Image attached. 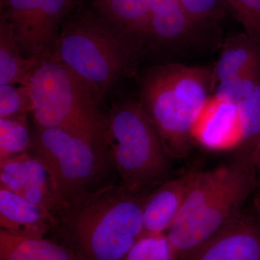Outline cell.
<instances>
[{"mask_svg": "<svg viewBox=\"0 0 260 260\" xmlns=\"http://www.w3.org/2000/svg\"><path fill=\"white\" fill-rule=\"evenodd\" d=\"M197 28L213 25L223 18L225 0H178Z\"/></svg>", "mask_w": 260, "mask_h": 260, "instance_id": "22", "label": "cell"}, {"mask_svg": "<svg viewBox=\"0 0 260 260\" xmlns=\"http://www.w3.org/2000/svg\"><path fill=\"white\" fill-rule=\"evenodd\" d=\"M198 172L191 171L170 179L149 194L143 213V236L167 233L175 221Z\"/></svg>", "mask_w": 260, "mask_h": 260, "instance_id": "11", "label": "cell"}, {"mask_svg": "<svg viewBox=\"0 0 260 260\" xmlns=\"http://www.w3.org/2000/svg\"><path fill=\"white\" fill-rule=\"evenodd\" d=\"M246 35L260 44V0H225Z\"/></svg>", "mask_w": 260, "mask_h": 260, "instance_id": "24", "label": "cell"}, {"mask_svg": "<svg viewBox=\"0 0 260 260\" xmlns=\"http://www.w3.org/2000/svg\"><path fill=\"white\" fill-rule=\"evenodd\" d=\"M0 260H80L61 244L0 231Z\"/></svg>", "mask_w": 260, "mask_h": 260, "instance_id": "15", "label": "cell"}, {"mask_svg": "<svg viewBox=\"0 0 260 260\" xmlns=\"http://www.w3.org/2000/svg\"><path fill=\"white\" fill-rule=\"evenodd\" d=\"M72 0H6L1 19L13 26L23 55L39 62L52 55Z\"/></svg>", "mask_w": 260, "mask_h": 260, "instance_id": "8", "label": "cell"}, {"mask_svg": "<svg viewBox=\"0 0 260 260\" xmlns=\"http://www.w3.org/2000/svg\"><path fill=\"white\" fill-rule=\"evenodd\" d=\"M260 83V67L217 84L214 95L238 104L245 99Z\"/></svg>", "mask_w": 260, "mask_h": 260, "instance_id": "20", "label": "cell"}, {"mask_svg": "<svg viewBox=\"0 0 260 260\" xmlns=\"http://www.w3.org/2000/svg\"><path fill=\"white\" fill-rule=\"evenodd\" d=\"M125 260H172L167 234L141 238L130 249Z\"/></svg>", "mask_w": 260, "mask_h": 260, "instance_id": "23", "label": "cell"}, {"mask_svg": "<svg viewBox=\"0 0 260 260\" xmlns=\"http://www.w3.org/2000/svg\"><path fill=\"white\" fill-rule=\"evenodd\" d=\"M28 153L47 170L59 205L112 184L108 181L114 167L110 150L79 135L37 126Z\"/></svg>", "mask_w": 260, "mask_h": 260, "instance_id": "7", "label": "cell"}, {"mask_svg": "<svg viewBox=\"0 0 260 260\" xmlns=\"http://www.w3.org/2000/svg\"><path fill=\"white\" fill-rule=\"evenodd\" d=\"M214 86L213 70L204 67L158 65L143 76L139 103L171 158L187 156L195 123Z\"/></svg>", "mask_w": 260, "mask_h": 260, "instance_id": "3", "label": "cell"}, {"mask_svg": "<svg viewBox=\"0 0 260 260\" xmlns=\"http://www.w3.org/2000/svg\"><path fill=\"white\" fill-rule=\"evenodd\" d=\"M260 67V44L244 34L233 36L224 44L223 50L213 70L215 86Z\"/></svg>", "mask_w": 260, "mask_h": 260, "instance_id": "16", "label": "cell"}, {"mask_svg": "<svg viewBox=\"0 0 260 260\" xmlns=\"http://www.w3.org/2000/svg\"><path fill=\"white\" fill-rule=\"evenodd\" d=\"M155 0H97L102 16L149 45Z\"/></svg>", "mask_w": 260, "mask_h": 260, "instance_id": "14", "label": "cell"}, {"mask_svg": "<svg viewBox=\"0 0 260 260\" xmlns=\"http://www.w3.org/2000/svg\"><path fill=\"white\" fill-rule=\"evenodd\" d=\"M31 136L27 114L0 119V160L28 153Z\"/></svg>", "mask_w": 260, "mask_h": 260, "instance_id": "19", "label": "cell"}, {"mask_svg": "<svg viewBox=\"0 0 260 260\" xmlns=\"http://www.w3.org/2000/svg\"><path fill=\"white\" fill-rule=\"evenodd\" d=\"M253 162H254V169H255L257 177L260 179V143L256 148L255 153H254Z\"/></svg>", "mask_w": 260, "mask_h": 260, "instance_id": "25", "label": "cell"}, {"mask_svg": "<svg viewBox=\"0 0 260 260\" xmlns=\"http://www.w3.org/2000/svg\"><path fill=\"white\" fill-rule=\"evenodd\" d=\"M54 217L20 195L0 188L2 230L30 238H44L51 230Z\"/></svg>", "mask_w": 260, "mask_h": 260, "instance_id": "12", "label": "cell"}, {"mask_svg": "<svg viewBox=\"0 0 260 260\" xmlns=\"http://www.w3.org/2000/svg\"><path fill=\"white\" fill-rule=\"evenodd\" d=\"M254 164H230L198 172L175 221L167 233L172 260H183L242 212L257 184Z\"/></svg>", "mask_w": 260, "mask_h": 260, "instance_id": "2", "label": "cell"}, {"mask_svg": "<svg viewBox=\"0 0 260 260\" xmlns=\"http://www.w3.org/2000/svg\"><path fill=\"white\" fill-rule=\"evenodd\" d=\"M13 26L1 19L0 23V85L28 86L41 62L23 56Z\"/></svg>", "mask_w": 260, "mask_h": 260, "instance_id": "17", "label": "cell"}, {"mask_svg": "<svg viewBox=\"0 0 260 260\" xmlns=\"http://www.w3.org/2000/svg\"><path fill=\"white\" fill-rule=\"evenodd\" d=\"M237 106L242 125V139L235 158L253 162L260 143V83Z\"/></svg>", "mask_w": 260, "mask_h": 260, "instance_id": "18", "label": "cell"}, {"mask_svg": "<svg viewBox=\"0 0 260 260\" xmlns=\"http://www.w3.org/2000/svg\"><path fill=\"white\" fill-rule=\"evenodd\" d=\"M5 2H6V0H0V5H1V8H3V7L4 6Z\"/></svg>", "mask_w": 260, "mask_h": 260, "instance_id": "26", "label": "cell"}, {"mask_svg": "<svg viewBox=\"0 0 260 260\" xmlns=\"http://www.w3.org/2000/svg\"><path fill=\"white\" fill-rule=\"evenodd\" d=\"M183 260H260V226L241 212Z\"/></svg>", "mask_w": 260, "mask_h": 260, "instance_id": "9", "label": "cell"}, {"mask_svg": "<svg viewBox=\"0 0 260 260\" xmlns=\"http://www.w3.org/2000/svg\"><path fill=\"white\" fill-rule=\"evenodd\" d=\"M197 28L178 0H155L149 44H178L189 39Z\"/></svg>", "mask_w": 260, "mask_h": 260, "instance_id": "13", "label": "cell"}, {"mask_svg": "<svg viewBox=\"0 0 260 260\" xmlns=\"http://www.w3.org/2000/svg\"><path fill=\"white\" fill-rule=\"evenodd\" d=\"M109 125V148L121 185L142 194L170 179L171 157L140 103L126 101L113 106Z\"/></svg>", "mask_w": 260, "mask_h": 260, "instance_id": "6", "label": "cell"}, {"mask_svg": "<svg viewBox=\"0 0 260 260\" xmlns=\"http://www.w3.org/2000/svg\"><path fill=\"white\" fill-rule=\"evenodd\" d=\"M147 44L104 18L80 15L65 20L51 58L60 61L105 95L131 75Z\"/></svg>", "mask_w": 260, "mask_h": 260, "instance_id": "5", "label": "cell"}, {"mask_svg": "<svg viewBox=\"0 0 260 260\" xmlns=\"http://www.w3.org/2000/svg\"><path fill=\"white\" fill-rule=\"evenodd\" d=\"M0 85V119L31 112L32 101L28 87Z\"/></svg>", "mask_w": 260, "mask_h": 260, "instance_id": "21", "label": "cell"}, {"mask_svg": "<svg viewBox=\"0 0 260 260\" xmlns=\"http://www.w3.org/2000/svg\"><path fill=\"white\" fill-rule=\"evenodd\" d=\"M37 126L57 128L109 148V115L102 92L60 61L49 58L32 73L28 86Z\"/></svg>", "mask_w": 260, "mask_h": 260, "instance_id": "4", "label": "cell"}, {"mask_svg": "<svg viewBox=\"0 0 260 260\" xmlns=\"http://www.w3.org/2000/svg\"><path fill=\"white\" fill-rule=\"evenodd\" d=\"M150 193L135 194L121 184H107L59 205L51 230L80 260H125L143 238Z\"/></svg>", "mask_w": 260, "mask_h": 260, "instance_id": "1", "label": "cell"}, {"mask_svg": "<svg viewBox=\"0 0 260 260\" xmlns=\"http://www.w3.org/2000/svg\"><path fill=\"white\" fill-rule=\"evenodd\" d=\"M193 138L210 148H237L242 139L237 104L215 95L210 96L195 123Z\"/></svg>", "mask_w": 260, "mask_h": 260, "instance_id": "10", "label": "cell"}]
</instances>
